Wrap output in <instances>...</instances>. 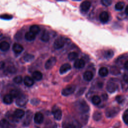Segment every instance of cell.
<instances>
[{
    "label": "cell",
    "instance_id": "6da1fadb",
    "mask_svg": "<svg viewBox=\"0 0 128 128\" xmlns=\"http://www.w3.org/2000/svg\"><path fill=\"white\" fill-rule=\"evenodd\" d=\"M28 102V96L24 94H20L16 99V104L18 106H24Z\"/></svg>",
    "mask_w": 128,
    "mask_h": 128
},
{
    "label": "cell",
    "instance_id": "7a4b0ae2",
    "mask_svg": "<svg viewBox=\"0 0 128 128\" xmlns=\"http://www.w3.org/2000/svg\"><path fill=\"white\" fill-rule=\"evenodd\" d=\"M78 110L82 113H86L89 111L90 108L88 104L84 100H81L78 104Z\"/></svg>",
    "mask_w": 128,
    "mask_h": 128
},
{
    "label": "cell",
    "instance_id": "3957f363",
    "mask_svg": "<svg viewBox=\"0 0 128 128\" xmlns=\"http://www.w3.org/2000/svg\"><path fill=\"white\" fill-rule=\"evenodd\" d=\"M76 90V86L74 85H70L66 86L62 91V94L64 96H68L72 94Z\"/></svg>",
    "mask_w": 128,
    "mask_h": 128
},
{
    "label": "cell",
    "instance_id": "277c9868",
    "mask_svg": "<svg viewBox=\"0 0 128 128\" xmlns=\"http://www.w3.org/2000/svg\"><path fill=\"white\" fill-rule=\"evenodd\" d=\"M118 111V108H109L106 111V115L108 118H112L117 114Z\"/></svg>",
    "mask_w": 128,
    "mask_h": 128
},
{
    "label": "cell",
    "instance_id": "5b68a950",
    "mask_svg": "<svg viewBox=\"0 0 128 128\" xmlns=\"http://www.w3.org/2000/svg\"><path fill=\"white\" fill-rule=\"evenodd\" d=\"M56 59L54 56H52L49 58L45 63L44 67L46 70L51 69L56 64Z\"/></svg>",
    "mask_w": 128,
    "mask_h": 128
},
{
    "label": "cell",
    "instance_id": "8992f818",
    "mask_svg": "<svg viewBox=\"0 0 128 128\" xmlns=\"http://www.w3.org/2000/svg\"><path fill=\"white\" fill-rule=\"evenodd\" d=\"M64 44L65 42L64 39L61 37L58 38L55 40L54 43V46L56 50L60 49L64 47Z\"/></svg>",
    "mask_w": 128,
    "mask_h": 128
},
{
    "label": "cell",
    "instance_id": "52a82bcc",
    "mask_svg": "<svg viewBox=\"0 0 128 128\" xmlns=\"http://www.w3.org/2000/svg\"><path fill=\"white\" fill-rule=\"evenodd\" d=\"M32 114L30 111L28 110L26 112L25 116V118L23 121V124L24 126H28L30 124L32 120Z\"/></svg>",
    "mask_w": 128,
    "mask_h": 128
},
{
    "label": "cell",
    "instance_id": "ba28073f",
    "mask_svg": "<svg viewBox=\"0 0 128 128\" xmlns=\"http://www.w3.org/2000/svg\"><path fill=\"white\" fill-rule=\"evenodd\" d=\"M52 112L54 115V118L56 120H61L62 118V112L60 110V109L58 108H53L52 110Z\"/></svg>",
    "mask_w": 128,
    "mask_h": 128
},
{
    "label": "cell",
    "instance_id": "9c48e42d",
    "mask_svg": "<svg viewBox=\"0 0 128 128\" xmlns=\"http://www.w3.org/2000/svg\"><path fill=\"white\" fill-rule=\"evenodd\" d=\"M85 62L82 58H77L75 60L74 66L76 68L80 69L83 68L85 66Z\"/></svg>",
    "mask_w": 128,
    "mask_h": 128
},
{
    "label": "cell",
    "instance_id": "30bf717a",
    "mask_svg": "<svg viewBox=\"0 0 128 128\" xmlns=\"http://www.w3.org/2000/svg\"><path fill=\"white\" fill-rule=\"evenodd\" d=\"M34 122L36 124H40L43 122L44 118L43 114L41 112H38L36 113V114H34Z\"/></svg>",
    "mask_w": 128,
    "mask_h": 128
},
{
    "label": "cell",
    "instance_id": "8fae6325",
    "mask_svg": "<svg viewBox=\"0 0 128 128\" xmlns=\"http://www.w3.org/2000/svg\"><path fill=\"white\" fill-rule=\"evenodd\" d=\"M100 21L102 23L106 22L109 20V14L107 12L104 11L102 12L99 16Z\"/></svg>",
    "mask_w": 128,
    "mask_h": 128
},
{
    "label": "cell",
    "instance_id": "7c38bea8",
    "mask_svg": "<svg viewBox=\"0 0 128 128\" xmlns=\"http://www.w3.org/2000/svg\"><path fill=\"white\" fill-rule=\"evenodd\" d=\"M117 88V85L113 82H108L106 85V90L110 92H114Z\"/></svg>",
    "mask_w": 128,
    "mask_h": 128
},
{
    "label": "cell",
    "instance_id": "4fadbf2b",
    "mask_svg": "<svg viewBox=\"0 0 128 128\" xmlns=\"http://www.w3.org/2000/svg\"><path fill=\"white\" fill-rule=\"evenodd\" d=\"M90 6L91 3L89 1H84L81 3L80 8L82 12H87L90 9Z\"/></svg>",
    "mask_w": 128,
    "mask_h": 128
},
{
    "label": "cell",
    "instance_id": "5bb4252c",
    "mask_svg": "<svg viewBox=\"0 0 128 128\" xmlns=\"http://www.w3.org/2000/svg\"><path fill=\"white\" fill-rule=\"evenodd\" d=\"M12 50L16 54H20L24 50V47L20 44L15 43L12 46Z\"/></svg>",
    "mask_w": 128,
    "mask_h": 128
},
{
    "label": "cell",
    "instance_id": "9a60e30c",
    "mask_svg": "<svg viewBox=\"0 0 128 128\" xmlns=\"http://www.w3.org/2000/svg\"><path fill=\"white\" fill-rule=\"evenodd\" d=\"M71 69V66L70 64L66 63L62 64L60 68V74H64L70 70Z\"/></svg>",
    "mask_w": 128,
    "mask_h": 128
},
{
    "label": "cell",
    "instance_id": "2e32d148",
    "mask_svg": "<svg viewBox=\"0 0 128 128\" xmlns=\"http://www.w3.org/2000/svg\"><path fill=\"white\" fill-rule=\"evenodd\" d=\"M24 84L27 86H31L34 84V80L29 76H26L24 79Z\"/></svg>",
    "mask_w": 128,
    "mask_h": 128
},
{
    "label": "cell",
    "instance_id": "e0dca14e",
    "mask_svg": "<svg viewBox=\"0 0 128 128\" xmlns=\"http://www.w3.org/2000/svg\"><path fill=\"white\" fill-rule=\"evenodd\" d=\"M14 114L16 118L19 119V118H22L24 116L25 114V112L24 110H23L22 109H16V110H14Z\"/></svg>",
    "mask_w": 128,
    "mask_h": 128
},
{
    "label": "cell",
    "instance_id": "ac0fdd59",
    "mask_svg": "<svg viewBox=\"0 0 128 128\" xmlns=\"http://www.w3.org/2000/svg\"><path fill=\"white\" fill-rule=\"evenodd\" d=\"M10 48L9 43L6 41L2 42L0 43V50L2 52L8 51Z\"/></svg>",
    "mask_w": 128,
    "mask_h": 128
},
{
    "label": "cell",
    "instance_id": "d6986e66",
    "mask_svg": "<svg viewBox=\"0 0 128 128\" xmlns=\"http://www.w3.org/2000/svg\"><path fill=\"white\" fill-rule=\"evenodd\" d=\"M94 76L92 72L90 71H86L83 74V78L86 81H90Z\"/></svg>",
    "mask_w": 128,
    "mask_h": 128
},
{
    "label": "cell",
    "instance_id": "ffe728a7",
    "mask_svg": "<svg viewBox=\"0 0 128 128\" xmlns=\"http://www.w3.org/2000/svg\"><path fill=\"white\" fill-rule=\"evenodd\" d=\"M32 76L34 80H36L37 81H39L41 80L42 78V73L38 70L34 71L32 74Z\"/></svg>",
    "mask_w": 128,
    "mask_h": 128
},
{
    "label": "cell",
    "instance_id": "44dd1931",
    "mask_svg": "<svg viewBox=\"0 0 128 128\" xmlns=\"http://www.w3.org/2000/svg\"><path fill=\"white\" fill-rule=\"evenodd\" d=\"M50 34H49V33L46 30H44L42 36H41V37H40V40L42 41V42H47L49 40H50Z\"/></svg>",
    "mask_w": 128,
    "mask_h": 128
},
{
    "label": "cell",
    "instance_id": "7402d4cb",
    "mask_svg": "<svg viewBox=\"0 0 128 128\" xmlns=\"http://www.w3.org/2000/svg\"><path fill=\"white\" fill-rule=\"evenodd\" d=\"M108 74V70L106 67H102L98 70V74L100 76H106Z\"/></svg>",
    "mask_w": 128,
    "mask_h": 128
},
{
    "label": "cell",
    "instance_id": "603a6c76",
    "mask_svg": "<svg viewBox=\"0 0 128 128\" xmlns=\"http://www.w3.org/2000/svg\"><path fill=\"white\" fill-rule=\"evenodd\" d=\"M10 124L8 120L6 119H2L0 120V126L2 128H10Z\"/></svg>",
    "mask_w": 128,
    "mask_h": 128
},
{
    "label": "cell",
    "instance_id": "cb8c5ba5",
    "mask_svg": "<svg viewBox=\"0 0 128 128\" xmlns=\"http://www.w3.org/2000/svg\"><path fill=\"white\" fill-rule=\"evenodd\" d=\"M30 32H32L34 34L36 35V34H38L40 32V28L39 26H38V25L34 24V25L30 27Z\"/></svg>",
    "mask_w": 128,
    "mask_h": 128
},
{
    "label": "cell",
    "instance_id": "d4e9b609",
    "mask_svg": "<svg viewBox=\"0 0 128 128\" xmlns=\"http://www.w3.org/2000/svg\"><path fill=\"white\" fill-rule=\"evenodd\" d=\"M24 38L28 41H32L36 38V35L30 32H28L25 34Z\"/></svg>",
    "mask_w": 128,
    "mask_h": 128
},
{
    "label": "cell",
    "instance_id": "484cf974",
    "mask_svg": "<svg viewBox=\"0 0 128 128\" xmlns=\"http://www.w3.org/2000/svg\"><path fill=\"white\" fill-rule=\"evenodd\" d=\"M13 101V98L12 97V96L10 94H6L4 96L3 98V102L4 104H9L12 103Z\"/></svg>",
    "mask_w": 128,
    "mask_h": 128
},
{
    "label": "cell",
    "instance_id": "4316f807",
    "mask_svg": "<svg viewBox=\"0 0 128 128\" xmlns=\"http://www.w3.org/2000/svg\"><path fill=\"white\" fill-rule=\"evenodd\" d=\"M10 94L12 98H17L20 94V91L16 89H13L10 91Z\"/></svg>",
    "mask_w": 128,
    "mask_h": 128
},
{
    "label": "cell",
    "instance_id": "83f0119b",
    "mask_svg": "<svg viewBox=\"0 0 128 128\" xmlns=\"http://www.w3.org/2000/svg\"><path fill=\"white\" fill-rule=\"evenodd\" d=\"M92 102L93 104L95 105L99 104L101 102V99L100 97L97 95H94L92 98Z\"/></svg>",
    "mask_w": 128,
    "mask_h": 128
},
{
    "label": "cell",
    "instance_id": "f1b7e54d",
    "mask_svg": "<svg viewBox=\"0 0 128 128\" xmlns=\"http://www.w3.org/2000/svg\"><path fill=\"white\" fill-rule=\"evenodd\" d=\"M78 57V54L74 52H70L68 54V58L70 60H76Z\"/></svg>",
    "mask_w": 128,
    "mask_h": 128
},
{
    "label": "cell",
    "instance_id": "f546056e",
    "mask_svg": "<svg viewBox=\"0 0 128 128\" xmlns=\"http://www.w3.org/2000/svg\"><path fill=\"white\" fill-rule=\"evenodd\" d=\"M63 128H76V126L72 122H64L62 124Z\"/></svg>",
    "mask_w": 128,
    "mask_h": 128
},
{
    "label": "cell",
    "instance_id": "4dcf8cb0",
    "mask_svg": "<svg viewBox=\"0 0 128 128\" xmlns=\"http://www.w3.org/2000/svg\"><path fill=\"white\" fill-rule=\"evenodd\" d=\"M124 6V3L123 2H118L115 4L114 8L116 10H121L123 9Z\"/></svg>",
    "mask_w": 128,
    "mask_h": 128
},
{
    "label": "cell",
    "instance_id": "1f68e13d",
    "mask_svg": "<svg viewBox=\"0 0 128 128\" xmlns=\"http://www.w3.org/2000/svg\"><path fill=\"white\" fill-rule=\"evenodd\" d=\"M114 56V52L112 50H109L104 52V57L106 58H110Z\"/></svg>",
    "mask_w": 128,
    "mask_h": 128
},
{
    "label": "cell",
    "instance_id": "d6a6232c",
    "mask_svg": "<svg viewBox=\"0 0 128 128\" xmlns=\"http://www.w3.org/2000/svg\"><path fill=\"white\" fill-rule=\"evenodd\" d=\"M93 119L96 121L100 120L102 118V114L98 111L95 112L93 114Z\"/></svg>",
    "mask_w": 128,
    "mask_h": 128
},
{
    "label": "cell",
    "instance_id": "836d02e7",
    "mask_svg": "<svg viewBox=\"0 0 128 128\" xmlns=\"http://www.w3.org/2000/svg\"><path fill=\"white\" fill-rule=\"evenodd\" d=\"M6 117L8 118V120H10V121H12V122H18V118H16L14 116V114H10V112H8L6 114Z\"/></svg>",
    "mask_w": 128,
    "mask_h": 128
},
{
    "label": "cell",
    "instance_id": "e575fe53",
    "mask_svg": "<svg viewBox=\"0 0 128 128\" xmlns=\"http://www.w3.org/2000/svg\"><path fill=\"white\" fill-rule=\"evenodd\" d=\"M24 58L26 62H30L34 59V56L31 54H26L24 56Z\"/></svg>",
    "mask_w": 128,
    "mask_h": 128
},
{
    "label": "cell",
    "instance_id": "d590c367",
    "mask_svg": "<svg viewBox=\"0 0 128 128\" xmlns=\"http://www.w3.org/2000/svg\"><path fill=\"white\" fill-rule=\"evenodd\" d=\"M22 80H23V78H22V76H18L14 77L13 79V81L14 82H15L16 84H17L22 83Z\"/></svg>",
    "mask_w": 128,
    "mask_h": 128
},
{
    "label": "cell",
    "instance_id": "8d00e7d4",
    "mask_svg": "<svg viewBox=\"0 0 128 128\" xmlns=\"http://www.w3.org/2000/svg\"><path fill=\"white\" fill-rule=\"evenodd\" d=\"M110 72L112 74H118L120 73V71L117 67L114 66L110 68Z\"/></svg>",
    "mask_w": 128,
    "mask_h": 128
},
{
    "label": "cell",
    "instance_id": "74e56055",
    "mask_svg": "<svg viewBox=\"0 0 128 128\" xmlns=\"http://www.w3.org/2000/svg\"><path fill=\"white\" fill-rule=\"evenodd\" d=\"M112 1L111 0H102L101 3L102 5L106 6H110L112 4Z\"/></svg>",
    "mask_w": 128,
    "mask_h": 128
},
{
    "label": "cell",
    "instance_id": "f35d334b",
    "mask_svg": "<svg viewBox=\"0 0 128 128\" xmlns=\"http://www.w3.org/2000/svg\"><path fill=\"white\" fill-rule=\"evenodd\" d=\"M116 100L117 101V102L119 104L122 103L124 100V98L123 96H117L116 98Z\"/></svg>",
    "mask_w": 128,
    "mask_h": 128
},
{
    "label": "cell",
    "instance_id": "ab89813d",
    "mask_svg": "<svg viewBox=\"0 0 128 128\" xmlns=\"http://www.w3.org/2000/svg\"><path fill=\"white\" fill-rule=\"evenodd\" d=\"M122 120L125 124H128V114H125L123 115Z\"/></svg>",
    "mask_w": 128,
    "mask_h": 128
},
{
    "label": "cell",
    "instance_id": "60d3db41",
    "mask_svg": "<svg viewBox=\"0 0 128 128\" xmlns=\"http://www.w3.org/2000/svg\"><path fill=\"white\" fill-rule=\"evenodd\" d=\"M0 18L4 20H10L12 17V16H10L8 14H4L1 16Z\"/></svg>",
    "mask_w": 128,
    "mask_h": 128
},
{
    "label": "cell",
    "instance_id": "b9f144b4",
    "mask_svg": "<svg viewBox=\"0 0 128 128\" xmlns=\"http://www.w3.org/2000/svg\"><path fill=\"white\" fill-rule=\"evenodd\" d=\"M16 68H14V67H12V66H10V67H8V68H7V71L8 72H10V73H11V74H12V73H14L15 72H16Z\"/></svg>",
    "mask_w": 128,
    "mask_h": 128
},
{
    "label": "cell",
    "instance_id": "7bdbcfd3",
    "mask_svg": "<svg viewBox=\"0 0 128 128\" xmlns=\"http://www.w3.org/2000/svg\"><path fill=\"white\" fill-rule=\"evenodd\" d=\"M123 79L126 82L128 83V74H125L124 75Z\"/></svg>",
    "mask_w": 128,
    "mask_h": 128
},
{
    "label": "cell",
    "instance_id": "ee69618b",
    "mask_svg": "<svg viewBox=\"0 0 128 128\" xmlns=\"http://www.w3.org/2000/svg\"><path fill=\"white\" fill-rule=\"evenodd\" d=\"M5 66V63L3 61L0 62V70L3 69Z\"/></svg>",
    "mask_w": 128,
    "mask_h": 128
},
{
    "label": "cell",
    "instance_id": "f6af8a7d",
    "mask_svg": "<svg viewBox=\"0 0 128 128\" xmlns=\"http://www.w3.org/2000/svg\"><path fill=\"white\" fill-rule=\"evenodd\" d=\"M124 68H125L126 70H128V60L126 61V62L124 63Z\"/></svg>",
    "mask_w": 128,
    "mask_h": 128
},
{
    "label": "cell",
    "instance_id": "bcb514c9",
    "mask_svg": "<svg viewBox=\"0 0 128 128\" xmlns=\"http://www.w3.org/2000/svg\"><path fill=\"white\" fill-rule=\"evenodd\" d=\"M102 98L104 100H106L108 98V96L106 94H104L102 95Z\"/></svg>",
    "mask_w": 128,
    "mask_h": 128
},
{
    "label": "cell",
    "instance_id": "7dc6e473",
    "mask_svg": "<svg viewBox=\"0 0 128 128\" xmlns=\"http://www.w3.org/2000/svg\"><path fill=\"white\" fill-rule=\"evenodd\" d=\"M125 12L126 13V14H127L128 15V5L126 6V9H125Z\"/></svg>",
    "mask_w": 128,
    "mask_h": 128
}]
</instances>
